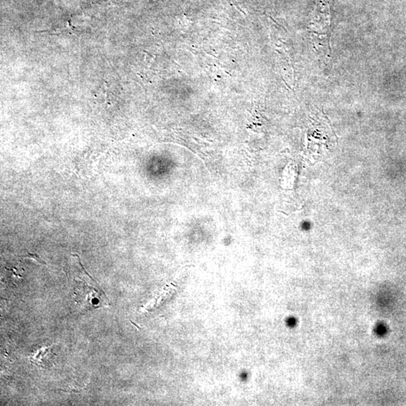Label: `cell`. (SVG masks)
<instances>
[{"label": "cell", "mask_w": 406, "mask_h": 406, "mask_svg": "<svg viewBox=\"0 0 406 406\" xmlns=\"http://www.w3.org/2000/svg\"><path fill=\"white\" fill-rule=\"evenodd\" d=\"M23 258H29V259L33 260V261H36V263L38 264H43V265H46V263L44 262L42 259H41L39 255H36V254H32L30 252H27V255L26 256H23Z\"/></svg>", "instance_id": "1"}, {"label": "cell", "mask_w": 406, "mask_h": 406, "mask_svg": "<svg viewBox=\"0 0 406 406\" xmlns=\"http://www.w3.org/2000/svg\"><path fill=\"white\" fill-rule=\"evenodd\" d=\"M67 1H70V0H56V2H67Z\"/></svg>", "instance_id": "2"}]
</instances>
